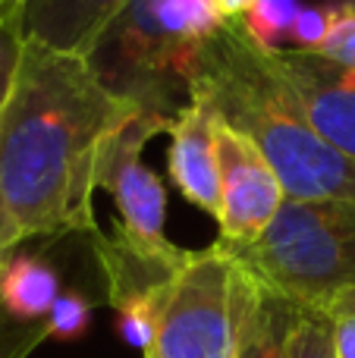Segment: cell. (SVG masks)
I'll list each match as a JSON object with an SVG mask.
<instances>
[{"label":"cell","instance_id":"6da1fadb","mask_svg":"<svg viewBox=\"0 0 355 358\" xmlns=\"http://www.w3.org/2000/svg\"><path fill=\"white\" fill-rule=\"evenodd\" d=\"M132 110L82 54L25 38L0 98V220L19 245L35 236L98 233L101 151Z\"/></svg>","mask_w":355,"mask_h":358},{"label":"cell","instance_id":"7a4b0ae2","mask_svg":"<svg viewBox=\"0 0 355 358\" xmlns=\"http://www.w3.org/2000/svg\"><path fill=\"white\" fill-rule=\"evenodd\" d=\"M186 92L211 107L226 129L239 132L261 151L287 198L355 201V161L308 126L277 76L270 50L258 48L239 19H226L198 48L189 66Z\"/></svg>","mask_w":355,"mask_h":358},{"label":"cell","instance_id":"3957f363","mask_svg":"<svg viewBox=\"0 0 355 358\" xmlns=\"http://www.w3.org/2000/svg\"><path fill=\"white\" fill-rule=\"evenodd\" d=\"M224 22L214 0H129L85 60L117 98L173 117L195 54Z\"/></svg>","mask_w":355,"mask_h":358},{"label":"cell","instance_id":"277c9868","mask_svg":"<svg viewBox=\"0 0 355 358\" xmlns=\"http://www.w3.org/2000/svg\"><path fill=\"white\" fill-rule=\"evenodd\" d=\"M217 245L264 292L331 315L355 283L352 198H283L274 220L249 242Z\"/></svg>","mask_w":355,"mask_h":358},{"label":"cell","instance_id":"5b68a950","mask_svg":"<svg viewBox=\"0 0 355 358\" xmlns=\"http://www.w3.org/2000/svg\"><path fill=\"white\" fill-rule=\"evenodd\" d=\"M261 286L214 242L186 248L157 315L154 358H236Z\"/></svg>","mask_w":355,"mask_h":358},{"label":"cell","instance_id":"8992f818","mask_svg":"<svg viewBox=\"0 0 355 358\" xmlns=\"http://www.w3.org/2000/svg\"><path fill=\"white\" fill-rule=\"evenodd\" d=\"M170 120L173 117L136 107L107 138L98 164V189L110 192L119 210L117 236L138 252L151 255H170L176 248L164 229V220H167L164 182L145 164V145L157 132H167Z\"/></svg>","mask_w":355,"mask_h":358},{"label":"cell","instance_id":"52a82bcc","mask_svg":"<svg viewBox=\"0 0 355 358\" xmlns=\"http://www.w3.org/2000/svg\"><path fill=\"white\" fill-rule=\"evenodd\" d=\"M217 227L220 242H249L274 220L280 210L283 192L280 179L264 161V155L242 138L239 132L226 129L217 120Z\"/></svg>","mask_w":355,"mask_h":358},{"label":"cell","instance_id":"ba28073f","mask_svg":"<svg viewBox=\"0 0 355 358\" xmlns=\"http://www.w3.org/2000/svg\"><path fill=\"white\" fill-rule=\"evenodd\" d=\"M277 76L289 88L302 117L327 145L355 161V88L343 69L305 50H270Z\"/></svg>","mask_w":355,"mask_h":358},{"label":"cell","instance_id":"9c48e42d","mask_svg":"<svg viewBox=\"0 0 355 358\" xmlns=\"http://www.w3.org/2000/svg\"><path fill=\"white\" fill-rule=\"evenodd\" d=\"M170 179L186 201L217 220V117L198 98H189L170 120Z\"/></svg>","mask_w":355,"mask_h":358},{"label":"cell","instance_id":"30bf717a","mask_svg":"<svg viewBox=\"0 0 355 358\" xmlns=\"http://www.w3.org/2000/svg\"><path fill=\"white\" fill-rule=\"evenodd\" d=\"M129 0H25V35L85 57Z\"/></svg>","mask_w":355,"mask_h":358},{"label":"cell","instance_id":"8fae6325","mask_svg":"<svg viewBox=\"0 0 355 358\" xmlns=\"http://www.w3.org/2000/svg\"><path fill=\"white\" fill-rule=\"evenodd\" d=\"M60 299V277L38 255H10L0 283V308L16 321H44Z\"/></svg>","mask_w":355,"mask_h":358},{"label":"cell","instance_id":"7c38bea8","mask_svg":"<svg viewBox=\"0 0 355 358\" xmlns=\"http://www.w3.org/2000/svg\"><path fill=\"white\" fill-rule=\"evenodd\" d=\"M296 308L299 305H289L261 289V299L245 324L236 358H287V334L296 317Z\"/></svg>","mask_w":355,"mask_h":358},{"label":"cell","instance_id":"4fadbf2b","mask_svg":"<svg viewBox=\"0 0 355 358\" xmlns=\"http://www.w3.org/2000/svg\"><path fill=\"white\" fill-rule=\"evenodd\" d=\"M296 13H299V0H255L239 16V22L258 48L283 50V41H289Z\"/></svg>","mask_w":355,"mask_h":358},{"label":"cell","instance_id":"5bb4252c","mask_svg":"<svg viewBox=\"0 0 355 358\" xmlns=\"http://www.w3.org/2000/svg\"><path fill=\"white\" fill-rule=\"evenodd\" d=\"M327 10V35L318 48V57L340 66L343 73H355V0H333Z\"/></svg>","mask_w":355,"mask_h":358},{"label":"cell","instance_id":"9a60e30c","mask_svg":"<svg viewBox=\"0 0 355 358\" xmlns=\"http://www.w3.org/2000/svg\"><path fill=\"white\" fill-rule=\"evenodd\" d=\"M287 358H337L331 336V315L314 308H296L287 334Z\"/></svg>","mask_w":355,"mask_h":358},{"label":"cell","instance_id":"2e32d148","mask_svg":"<svg viewBox=\"0 0 355 358\" xmlns=\"http://www.w3.org/2000/svg\"><path fill=\"white\" fill-rule=\"evenodd\" d=\"M164 299H129V302L113 305L117 311V334L126 346L148 352L154 346L157 315H161Z\"/></svg>","mask_w":355,"mask_h":358},{"label":"cell","instance_id":"e0dca14e","mask_svg":"<svg viewBox=\"0 0 355 358\" xmlns=\"http://www.w3.org/2000/svg\"><path fill=\"white\" fill-rule=\"evenodd\" d=\"M92 327V302L82 292H60L54 308L44 317V334L60 343H73Z\"/></svg>","mask_w":355,"mask_h":358},{"label":"cell","instance_id":"ac0fdd59","mask_svg":"<svg viewBox=\"0 0 355 358\" xmlns=\"http://www.w3.org/2000/svg\"><path fill=\"white\" fill-rule=\"evenodd\" d=\"M327 35V10L321 6H299L289 29V50H305V54H318V48L324 44Z\"/></svg>","mask_w":355,"mask_h":358},{"label":"cell","instance_id":"d6986e66","mask_svg":"<svg viewBox=\"0 0 355 358\" xmlns=\"http://www.w3.org/2000/svg\"><path fill=\"white\" fill-rule=\"evenodd\" d=\"M331 336H333V355L355 358V311L331 315Z\"/></svg>","mask_w":355,"mask_h":358},{"label":"cell","instance_id":"ffe728a7","mask_svg":"<svg viewBox=\"0 0 355 358\" xmlns=\"http://www.w3.org/2000/svg\"><path fill=\"white\" fill-rule=\"evenodd\" d=\"M19 245V239L6 229V223L0 220V283H3V271H6V261H10V255H13V248Z\"/></svg>","mask_w":355,"mask_h":358},{"label":"cell","instance_id":"44dd1931","mask_svg":"<svg viewBox=\"0 0 355 358\" xmlns=\"http://www.w3.org/2000/svg\"><path fill=\"white\" fill-rule=\"evenodd\" d=\"M252 3H255V0H214V6L220 10L224 19H239Z\"/></svg>","mask_w":355,"mask_h":358},{"label":"cell","instance_id":"7402d4cb","mask_svg":"<svg viewBox=\"0 0 355 358\" xmlns=\"http://www.w3.org/2000/svg\"><path fill=\"white\" fill-rule=\"evenodd\" d=\"M346 311H355V283L340 296V302L331 308V315H346Z\"/></svg>","mask_w":355,"mask_h":358},{"label":"cell","instance_id":"603a6c76","mask_svg":"<svg viewBox=\"0 0 355 358\" xmlns=\"http://www.w3.org/2000/svg\"><path fill=\"white\" fill-rule=\"evenodd\" d=\"M343 76H346V82H349V85L355 88V73H343Z\"/></svg>","mask_w":355,"mask_h":358},{"label":"cell","instance_id":"cb8c5ba5","mask_svg":"<svg viewBox=\"0 0 355 358\" xmlns=\"http://www.w3.org/2000/svg\"><path fill=\"white\" fill-rule=\"evenodd\" d=\"M145 358H154V355H151V352H145Z\"/></svg>","mask_w":355,"mask_h":358}]
</instances>
